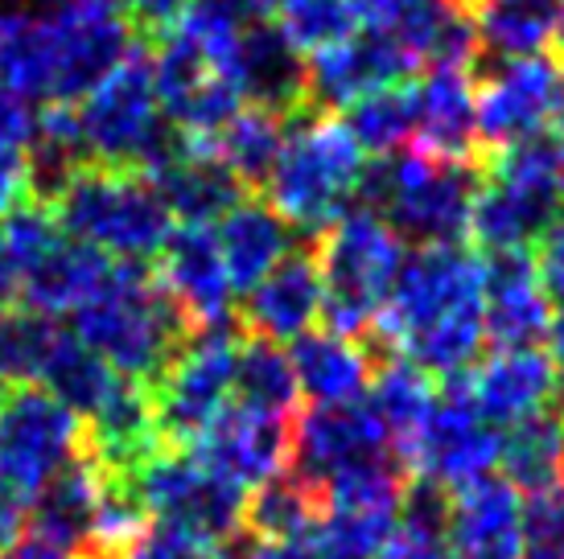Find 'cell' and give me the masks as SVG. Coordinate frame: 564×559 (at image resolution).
Listing matches in <instances>:
<instances>
[{"label": "cell", "instance_id": "cell-1", "mask_svg": "<svg viewBox=\"0 0 564 559\" xmlns=\"http://www.w3.org/2000/svg\"><path fill=\"white\" fill-rule=\"evenodd\" d=\"M371 338L429 379H462L486 342L482 260L462 243L416 248L400 267Z\"/></svg>", "mask_w": 564, "mask_h": 559}, {"label": "cell", "instance_id": "cell-2", "mask_svg": "<svg viewBox=\"0 0 564 559\" xmlns=\"http://www.w3.org/2000/svg\"><path fill=\"white\" fill-rule=\"evenodd\" d=\"M70 317V333L87 350H95L120 379L144 387H158L182 346L194 338L186 313L153 276V264H124L108 293Z\"/></svg>", "mask_w": 564, "mask_h": 559}, {"label": "cell", "instance_id": "cell-3", "mask_svg": "<svg viewBox=\"0 0 564 559\" xmlns=\"http://www.w3.org/2000/svg\"><path fill=\"white\" fill-rule=\"evenodd\" d=\"M367 153L338 116L297 111L284 120V144L268 173V206L301 234H322L359 202Z\"/></svg>", "mask_w": 564, "mask_h": 559}, {"label": "cell", "instance_id": "cell-4", "mask_svg": "<svg viewBox=\"0 0 564 559\" xmlns=\"http://www.w3.org/2000/svg\"><path fill=\"white\" fill-rule=\"evenodd\" d=\"M482 161H441L421 149L367 161L359 202L392 227L404 248H449L470 231Z\"/></svg>", "mask_w": 564, "mask_h": 559}, {"label": "cell", "instance_id": "cell-5", "mask_svg": "<svg viewBox=\"0 0 564 559\" xmlns=\"http://www.w3.org/2000/svg\"><path fill=\"white\" fill-rule=\"evenodd\" d=\"M79 132L91 165L132 169L153 177L189 140L161 116L153 83V37H137L124 63L116 66L87 99H79Z\"/></svg>", "mask_w": 564, "mask_h": 559}, {"label": "cell", "instance_id": "cell-6", "mask_svg": "<svg viewBox=\"0 0 564 559\" xmlns=\"http://www.w3.org/2000/svg\"><path fill=\"white\" fill-rule=\"evenodd\" d=\"M314 260L326 329L367 342L408 260L404 239L367 206H350L334 227L317 234Z\"/></svg>", "mask_w": 564, "mask_h": 559}, {"label": "cell", "instance_id": "cell-7", "mask_svg": "<svg viewBox=\"0 0 564 559\" xmlns=\"http://www.w3.org/2000/svg\"><path fill=\"white\" fill-rule=\"evenodd\" d=\"M50 210L70 239L132 264H153L177 227L144 173L108 165H83L58 189Z\"/></svg>", "mask_w": 564, "mask_h": 559}, {"label": "cell", "instance_id": "cell-8", "mask_svg": "<svg viewBox=\"0 0 564 559\" xmlns=\"http://www.w3.org/2000/svg\"><path fill=\"white\" fill-rule=\"evenodd\" d=\"M486 156L490 161H482L470 234L486 255L532 251V243H540V234L552 227V218L564 210L561 149L552 136H535Z\"/></svg>", "mask_w": 564, "mask_h": 559}, {"label": "cell", "instance_id": "cell-9", "mask_svg": "<svg viewBox=\"0 0 564 559\" xmlns=\"http://www.w3.org/2000/svg\"><path fill=\"white\" fill-rule=\"evenodd\" d=\"M132 494L141 497L153 523L194 535L203 544H231L243 535V502L248 490L227 482L203 465L189 449H161L132 478Z\"/></svg>", "mask_w": 564, "mask_h": 559}, {"label": "cell", "instance_id": "cell-10", "mask_svg": "<svg viewBox=\"0 0 564 559\" xmlns=\"http://www.w3.org/2000/svg\"><path fill=\"white\" fill-rule=\"evenodd\" d=\"M243 329L239 321L198 329L153 391L158 432L165 449H194V440L231 407L236 395V354Z\"/></svg>", "mask_w": 564, "mask_h": 559}, {"label": "cell", "instance_id": "cell-11", "mask_svg": "<svg viewBox=\"0 0 564 559\" xmlns=\"http://www.w3.org/2000/svg\"><path fill=\"white\" fill-rule=\"evenodd\" d=\"M83 445V419L42 387H4L0 395V478L33 497L63 473Z\"/></svg>", "mask_w": 564, "mask_h": 559}, {"label": "cell", "instance_id": "cell-12", "mask_svg": "<svg viewBox=\"0 0 564 559\" xmlns=\"http://www.w3.org/2000/svg\"><path fill=\"white\" fill-rule=\"evenodd\" d=\"M42 13L54 37V103L66 108L87 99L141 37L116 0H50Z\"/></svg>", "mask_w": 564, "mask_h": 559}, {"label": "cell", "instance_id": "cell-13", "mask_svg": "<svg viewBox=\"0 0 564 559\" xmlns=\"http://www.w3.org/2000/svg\"><path fill=\"white\" fill-rule=\"evenodd\" d=\"M564 91V70L552 58H511L474 70V95H478V149L502 153L511 144L544 136V128L556 120Z\"/></svg>", "mask_w": 564, "mask_h": 559}, {"label": "cell", "instance_id": "cell-14", "mask_svg": "<svg viewBox=\"0 0 564 559\" xmlns=\"http://www.w3.org/2000/svg\"><path fill=\"white\" fill-rule=\"evenodd\" d=\"M499 440V428L466 399V391L449 383V391H441L433 416L408 452V473H416V482L429 490L457 494L466 485L495 478Z\"/></svg>", "mask_w": 564, "mask_h": 559}, {"label": "cell", "instance_id": "cell-15", "mask_svg": "<svg viewBox=\"0 0 564 559\" xmlns=\"http://www.w3.org/2000/svg\"><path fill=\"white\" fill-rule=\"evenodd\" d=\"M416 63L392 30L362 25L305 63V108L334 116L383 87H404Z\"/></svg>", "mask_w": 564, "mask_h": 559}, {"label": "cell", "instance_id": "cell-16", "mask_svg": "<svg viewBox=\"0 0 564 559\" xmlns=\"http://www.w3.org/2000/svg\"><path fill=\"white\" fill-rule=\"evenodd\" d=\"M293 424H297V416H272V412L231 404L194 440L189 452L215 473H223L227 482H236L239 490H256V485L289 473Z\"/></svg>", "mask_w": 564, "mask_h": 559}, {"label": "cell", "instance_id": "cell-17", "mask_svg": "<svg viewBox=\"0 0 564 559\" xmlns=\"http://www.w3.org/2000/svg\"><path fill=\"white\" fill-rule=\"evenodd\" d=\"M153 276L173 296V305L186 313L194 333L236 321V288L223 267L215 227H173L153 260Z\"/></svg>", "mask_w": 564, "mask_h": 559}, {"label": "cell", "instance_id": "cell-18", "mask_svg": "<svg viewBox=\"0 0 564 559\" xmlns=\"http://www.w3.org/2000/svg\"><path fill=\"white\" fill-rule=\"evenodd\" d=\"M486 342L495 350H532L549 338L552 300L540 284L532 251H495L482 260Z\"/></svg>", "mask_w": 564, "mask_h": 559}, {"label": "cell", "instance_id": "cell-19", "mask_svg": "<svg viewBox=\"0 0 564 559\" xmlns=\"http://www.w3.org/2000/svg\"><path fill=\"white\" fill-rule=\"evenodd\" d=\"M454 383L466 391V399L495 428L499 424L511 428L519 419L540 416V412L561 404V383H556V371H552L549 354L540 346H532V350H495Z\"/></svg>", "mask_w": 564, "mask_h": 559}, {"label": "cell", "instance_id": "cell-20", "mask_svg": "<svg viewBox=\"0 0 564 559\" xmlns=\"http://www.w3.org/2000/svg\"><path fill=\"white\" fill-rule=\"evenodd\" d=\"M124 264H132V260H111L108 251L87 248L66 231H58L21 272V305L46 313V317L79 313L83 305H91L108 293L120 280Z\"/></svg>", "mask_w": 564, "mask_h": 559}, {"label": "cell", "instance_id": "cell-21", "mask_svg": "<svg viewBox=\"0 0 564 559\" xmlns=\"http://www.w3.org/2000/svg\"><path fill=\"white\" fill-rule=\"evenodd\" d=\"M239 329L264 342H297L322 321V276L314 251H293L256 288L243 293L236 313Z\"/></svg>", "mask_w": 564, "mask_h": 559}, {"label": "cell", "instance_id": "cell-22", "mask_svg": "<svg viewBox=\"0 0 564 559\" xmlns=\"http://www.w3.org/2000/svg\"><path fill=\"white\" fill-rule=\"evenodd\" d=\"M445 544L454 559H523V502L502 478H486L445 502Z\"/></svg>", "mask_w": 564, "mask_h": 559}, {"label": "cell", "instance_id": "cell-23", "mask_svg": "<svg viewBox=\"0 0 564 559\" xmlns=\"http://www.w3.org/2000/svg\"><path fill=\"white\" fill-rule=\"evenodd\" d=\"M412 149L441 161H478L474 70H429L412 83Z\"/></svg>", "mask_w": 564, "mask_h": 559}, {"label": "cell", "instance_id": "cell-24", "mask_svg": "<svg viewBox=\"0 0 564 559\" xmlns=\"http://www.w3.org/2000/svg\"><path fill=\"white\" fill-rule=\"evenodd\" d=\"M236 87L243 108H260L289 120L305 111V54L272 21H256L239 33Z\"/></svg>", "mask_w": 564, "mask_h": 559}, {"label": "cell", "instance_id": "cell-25", "mask_svg": "<svg viewBox=\"0 0 564 559\" xmlns=\"http://www.w3.org/2000/svg\"><path fill=\"white\" fill-rule=\"evenodd\" d=\"M104 490H108V473L95 469L87 457H75L63 473H54L30 497L33 539H42L54 551L75 559L83 547L91 544L95 518H99V506H104Z\"/></svg>", "mask_w": 564, "mask_h": 559}, {"label": "cell", "instance_id": "cell-26", "mask_svg": "<svg viewBox=\"0 0 564 559\" xmlns=\"http://www.w3.org/2000/svg\"><path fill=\"white\" fill-rule=\"evenodd\" d=\"M293 374L301 395L314 407L359 404L376 379V358L362 338H346L334 329H310L293 342Z\"/></svg>", "mask_w": 564, "mask_h": 559}, {"label": "cell", "instance_id": "cell-27", "mask_svg": "<svg viewBox=\"0 0 564 559\" xmlns=\"http://www.w3.org/2000/svg\"><path fill=\"white\" fill-rule=\"evenodd\" d=\"M149 182L158 186L161 202H165L177 227H210L248 198V189L223 169L215 153L206 144H194V140L173 156L170 165H161Z\"/></svg>", "mask_w": 564, "mask_h": 559}, {"label": "cell", "instance_id": "cell-28", "mask_svg": "<svg viewBox=\"0 0 564 559\" xmlns=\"http://www.w3.org/2000/svg\"><path fill=\"white\" fill-rule=\"evenodd\" d=\"M223 267L236 296L256 288L260 280L281 264L284 255H293V227L260 198H243L236 210H227L215 227Z\"/></svg>", "mask_w": 564, "mask_h": 559}, {"label": "cell", "instance_id": "cell-29", "mask_svg": "<svg viewBox=\"0 0 564 559\" xmlns=\"http://www.w3.org/2000/svg\"><path fill=\"white\" fill-rule=\"evenodd\" d=\"M466 13L478 33V54L490 63H511L544 54L556 37L561 0H470Z\"/></svg>", "mask_w": 564, "mask_h": 559}, {"label": "cell", "instance_id": "cell-30", "mask_svg": "<svg viewBox=\"0 0 564 559\" xmlns=\"http://www.w3.org/2000/svg\"><path fill=\"white\" fill-rule=\"evenodd\" d=\"M0 87L25 103H54V37L33 4L0 13Z\"/></svg>", "mask_w": 564, "mask_h": 559}, {"label": "cell", "instance_id": "cell-31", "mask_svg": "<svg viewBox=\"0 0 564 559\" xmlns=\"http://www.w3.org/2000/svg\"><path fill=\"white\" fill-rule=\"evenodd\" d=\"M441 391L433 387V379L416 371L404 358H388L376 371L371 387H367V407L376 412L379 428L388 432L392 449L400 452V461L408 465V452L416 445L421 428L429 424L433 407H437Z\"/></svg>", "mask_w": 564, "mask_h": 559}, {"label": "cell", "instance_id": "cell-32", "mask_svg": "<svg viewBox=\"0 0 564 559\" xmlns=\"http://www.w3.org/2000/svg\"><path fill=\"white\" fill-rule=\"evenodd\" d=\"M392 33L404 42L408 58L429 70H478V33L457 0H433L421 13L404 17Z\"/></svg>", "mask_w": 564, "mask_h": 559}, {"label": "cell", "instance_id": "cell-33", "mask_svg": "<svg viewBox=\"0 0 564 559\" xmlns=\"http://www.w3.org/2000/svg\"><path fill=\"white\" fill-rule=\"evenodd\" d=\"M499 469L511 490L540 494L561 482L564 473V424L561 404L511 424L499 440Z\"/></svg>", "mask_w": 564, "mask_h": 559}, {"label": "cell", "instance_id": "cell-34", "mask_svg": "<svg viewBox=\"0 0 564 559\" xmlns=\"http://www.w3.org/2000/svg\"><path fill=\"white\" fill-rule=\"evenodd\" d=\"M322 518H326V497L317 494L314 485L301 482L297 473H281L272 482L256 485L243 502V530L256 544L314 535Z\"/></svg>", "mask_w": 564, "mask_h": 559}, {"label": "cell", "instance_id": "cell-35", "mask_svg": "<svg viewBox=\"0 0 564 559\" xmlns=\"http://www.w3.org/2000/svg\"><path fill=\"white\" fill-rule=\"evenodd\" d=\"M116 383H120V374L111 371L95 350H87L70 329L58 333V342L46 358V371L37 379V387L50 391L66 412H75L79 419H91L99 407L108 404Z\"/></svg>", "mask_w": 564, "mask_h": 559}, {"label": "cell", "instance_id": "cell-36", "mask_svg": "<svg viewBox=\"0 0 564 559\" xmlns=\"http://www.w3.org/2000/svg\"><path fill=\"white\" fill-rule=\"evenodd\" d=\"M281 144L284 120L260 108H243L236 120H227L215 136L206 140V149L215 153V161L243 189H264L268 173H272L276 156H281Z\"/></svg>", "mask_w": 564, "mask_h": 559}, {"label": "cell", "instance_id": "cell-37", "mask_svg": "<svg viewBox=\"0 0 564 559\" xmlns=\"http://www.w3.org/2000/svg\"><path fill=\"white\" fill-rule=\"evenodd\" d=\"M236 399L256 412H272V416H297V374L293 362L276 342L264 338H239L236 354Z\"/></svg>", "mask_w": 564, "mask_h": 559}, {"label": "cell", "instance_id": "cell-38", "mask_svg": "<svg viewBox=\"0 0 564 559\" xmlns=\"http://www.w3.org/2000/svg\"><path fill=\"white\" fill-rule=\"evenodd\" d=\"M58 333L54 317L30 305L0 313V387H37Z\"/></svg>", "mask_w": 564, "mask_h": 559}, {"label": "cell", "instance_id": "cell-39", "mask_svg": "<svg viewBox=\"0 0 564 559\" xmlns=\"http://www.w3.org/2000/svg\"><path fill=\"white\" fill-rule=\"evenodd\" d=\"M346 132L367 156H392L412 144V83L383 87L346 108Z\"/></svg>", "mask_w": 564, "mask_h": 559}, {"label": "cell", "instance_id": "cell-40", "mask_svg": "<svg viewBox=\"0 0 564 559\" xmlns=\"http://www.w3.org/2000/svg\"><path fill=\"white\" fill-rule=\"evenodd\" d=\"M445 502L449 494L412 485L404 497V511L395 518L392 535L383 539L376 559H454L445 544Z\"/></svg>", "mask_w": 564, "mask_h": 559}, {"label": "cell", "instance_id": "cell-41", "mask_svg": "<svg viewBox=\"0 0 564 559\" xmlns=\"http://www.w3.org/2000/svg\"><path fill=\"white\" fill-rule=\"evenodd\" d=\"M272 25L301 54H317L359 30V13L355 0H272Z\"/></svg>", "mask_w": 564, "mask_h": 559}, {"label": "cell", "instance_id": "cell-42", "mask_svg": "<svg viewBox=\"0 0 564 559\" xmlns=\"http://www.w3.org/2000/svg\"><path fill=\"white\" fill-rule=\"evenodd\" d=\"M400 511H359V506H329L314 530L317 559H376L383 539L392 535Z\"/></svg>", "mask_w": 564, "mask_h": 559}, {"label": "cell", "instance_id": "cell-43", "mask_svg": "<svg viewBox=\"0 0 564 559\" xmlns=\"http://www.w3.org/2000/svg\"><path fill=\"white\" fill-rule=\"evenodd\" d=\"M37 116L25 99L0 87V215L30 198V149Z\"/></svg>", "mask_w": 564, "mask_h": 559}, {"label": "cell", "instance_id": "cell-44", "mask_svg": "<svg viewBox=\"0 0 564 559\" xmlns=\"http://www.w3.org/2000/svg\"><path fill=\"white\" fill-rule=\"evenodd\" d=\"M251 556V539H231V544H203L194 535H182L173 527H153L144 530L137 544L128 547L124 559H248Z\"/></svg>", "mask_w": 564, "mask_h": 559}, {"label": "cell", "instance_id": "cell-45", "mask_svg": "<svg viewBox=\"0 0 564 559\" xmlns=\"http://www.w3.org/2000/svg\"><path fill=\"white\" fill-rule=\"evenodd\" d=\"M523 559H564V482L523 502Z\"/></svg>", "mask_w": 564, "mask_h": 559}, {"label": "cell", "instance_id": "cell-46", "mask_svg": "<svg viewBox=\"0 0 564 559\" xmlns=\"http://www.w3.org/2000/svg\"><path fill=\"white\" fill-rule=\"evenodd\" d=\"M535 272H540V284H544V293H549L552 305H561L564 309V210L552 218V227L540 234V243H535Z\"/></svg>", "mask_w": 564, "mask_h": 559}, {"label": "cell", "instance_id": "cell-47", "mask_svg": "<svg viewBox=\"0 0 564 559\" xmlns=\"http://www.w3.org/2000/svg\"><path fill=\"white\" fill-rule=\"evenodd\" d=\"M194 0H116V9L132 21V30L141 37H153L158 42L161 33L177 25V17L186 13Z\"/></svg>", "mask_w": 564, "mask_h": 559}, {"label": "cell", "instance_id": "cell-48", "mask_svg": "<svg viewBox=\"0 0 564 559\" xmlns=\"http://www.w3.org/2000/svg\"><path fill=\"white\" fill-rule=\"evenodd\" d=\"M30 527V497L0 478V556L21 544V530Z\"/></svg>", "mask_w": 564, "mask_h": 559}, {"label": "cell", "instance_id": "cell-49", "mask_svg": "<svg viewBox=\"0 0 564 559\" xmlns=\"http://www.w3.org/2000/svg\"><path fill=\"white\" fill-rule=\"evenodd\" d=\"M424 4L433 0H355V13H359L362 25H376V30H392L404 17L421 13Z\"/></svg>", "mask_w": 564, "mask_h": 559}, {"label": "cell", "instance_id": "cell-50", "mask_svg": "<svg viewBox=\"0 0 564 559\" xmlns=\"http://www.w3.org/2000/svg\"><path fill=\"white\" fill-rule=\"evenodd\" d=\"M210 13L227 17L236 25H256V21H272V0H194Z\"/></svg>", "mask_w": 564, "mask_h": 559}, {"label": "cell", "instance_id": "cell-51", "mask_svg": "<svg viewBox=\"0 0 564 559\" xmlns=\"http://www.w3.org/2000/svg\"><path fill=\"white\" fill-rule=\"evenodd\" d=\"M248 559H317L314 535H301V539H276V544H256V539H251Z\"/></svg>", "mask_w": 564, "mask_h": 559}, {"label": "cell", "instance_id": "cell-52", "mask_svg": "<svg viewBox=\"0 0 564 559\" xmlns=\"http://www.w3.org/2000/svg\"><path fill=\"white\" fill-rule=\"evenodd\" d=\"M544 342H549V362H552V371H556V383H561V391H564V309L552 317Z\"/></svg>", "mask_w": 564, "mask_h": 559}, {"label": "cell", "instance_id": "cell-53", "mask_svg": "<svg viewBox=\"0 0 564 559\" xmlns=\"http://www.w3.org/2000/svg\"><path fill=\"white\" fill-rule=\"evenodd\" d=\"M556 149H561V169H564V91H561V108H556Z\"/></svg>", "mask_w": 564, "mask_h": 559}, {"label": "cell", "instance_id": "cell-54", "mask_svg": "<svg viewBox=\"0 0 564 559\" xmlns=\"http://www.w3.org/2000/svg\"><path fill=\"white\" fill-rule=\"evenodd\" d=\"M552 42H556V50H561V58H564V0H561V17H556V37H552Z\"/></svg>", "mask_w": 564, "mask_h": 559}, {"label": "cell", "instance_id": "cell-55", "mask_svg": "<svg viewBox=\"0 0 564 559\" xmlns=\"http://www.w3.org/2000/svg\"><path fill=\"white\" fill-rule=\"evenodd\" d=\"M561 424H564V404H561Z\"/></svg>", "mask_w": 564, "mask_h": 559}, {"label": "cell", "instance_id": "cell-56", "mask_svg": "<svg viewBox=\"0 0 564 559\" xmlns=\"http://www.w3.org/2000/svg\"><path fill=\"white\" fill-rule=\"evenodd\" d=\"M0 395H4V387H0Z\"/></svg>", "mask_w": 564, "mask_h": 559}]
</instances>
